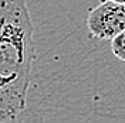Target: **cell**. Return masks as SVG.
Segmentation results:
<instances>
[{"label":"cell","instance_id":"1","mask_svg":"<svg viewBox=\"0 0 125 123\" xmlns=\"http://www.w3.org/2000/svg\"><path fill=\"white\" fill-rule=\"evenodd\" d=\"M33 34L27 0H0V123L14 120L27 106Z\"/></svg>","mask_w":125,"mask_h":123},{"label":"cell","instance_id":"2","mask_svg":"<svg viewBox=\"0 0 125 123\" xmlns=\"http://www.w3.org/2000/svg\"><path fill=\"white\" fill-rule=\"evenodd\" d=\"M90 37L97 40H112L125 30V3L101 1L87 16Z\"/></svg>","mask_w":125,"mask_h":123},{"label":"cell","instance_id":"3","mask_svg":"<svg viewBox=\"0 0 125 123\" xmlns=\"http://www.w3.org/2000/svg\"><path fill=\"white\" fill-rule=\"evenodd\" d=\"M111 51L119 61L125 62V30L111 40Z\"/></svg>","mask_w":125,"mask_h":123},{"label":"cell","instance_id":"4","mask_svg":"<svg viewBox=\"0 0 125 123\" xmlns=\"http://www.w3.org/2000/svg\"><path fill=\"white\" fill-rule=\"evenodd\" d=\"M100 1H107V0H100ZM109 1H115V3H125V0H109Z\"/></svg>","mask_w":125,"mask_h":123}]
</instances>
